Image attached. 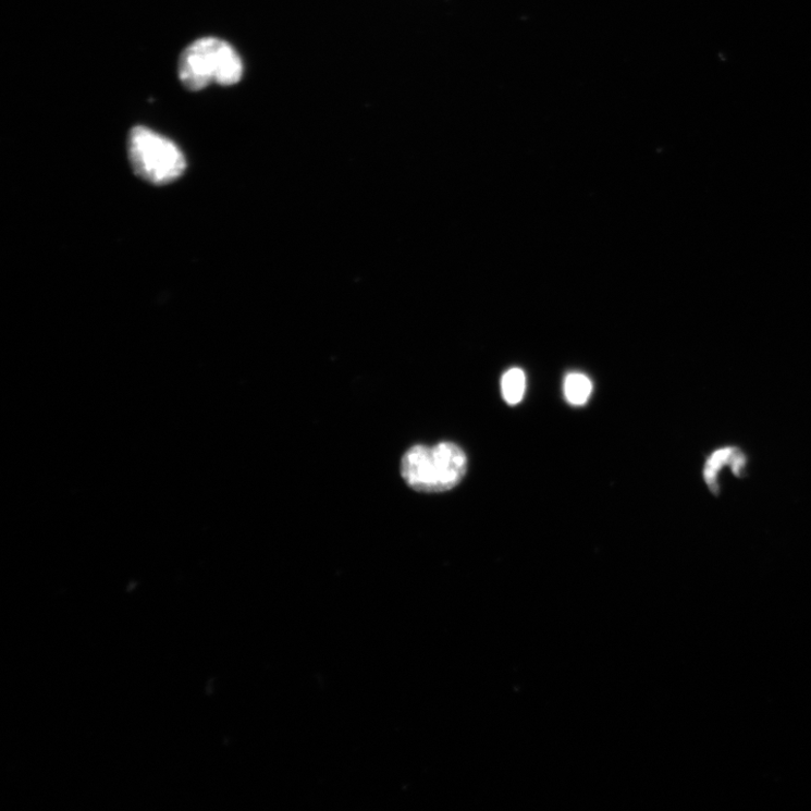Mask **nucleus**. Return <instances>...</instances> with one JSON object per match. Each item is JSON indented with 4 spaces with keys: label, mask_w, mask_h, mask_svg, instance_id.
Wrapping results in <instances>:
<instances>
[{
    "label": "nucleus",
    "mask_w": 811,
    "mask_h": 811,
    "mask_svg": "<svg viewBox=\"0 0 811 811\" xmlns=\"http://www.w3.org/2000/svg\"><path fill=\"white\" fill-rule=\"evenodd\" d=\"M468 458L456 443L414 445L406 451L401 474L410 489L420 493H443L458 486L467 474Z\"/></svg>",
    "instance_id": "nucleus-1"
},
{
    "label": "nucleus",
    "mask_w": 811,
    "mask_h": 811,
    "mask_svg": "<svg viewBox=\"0 0 811 811\" xmlns=\"http://www.w3.org/2000/svg\"><path fill=\"white\" fill-rule=\"evenodd\" d=\"M243 74V60L237 51L217 38L194 41L180 58L179 77L188 90H202L212 83L232 86Z\"/></svg>",
    "instance_id": "nucleus-2"
},
{
    "label": "nucleus",
    "mask_w": 811,
    "mask_h": 811,
    "mask_svg": "<svg viewBox=\"0 0 811 811\" xmlns=\"http://www.w3.org/2000/svg\"><path fill=\"white\" fill-rule=\"evenodd\" d=\"M593 392L592 381L582 373H569L564 382V394L573 406L586 405Z\"/></svg>",
    "instance_id": "nucleus-5"
},
{
    "label": "nucleus",
    "mask_w": 811,
    "mask_h": 811,
    "mask_svg": "<svg viewBox=\"0 0 811 811\" xmlns=\"http://www.w3.org/2000/svg\"><path fill=\"white\" fill-rule=\"evenodd\" d=\"M127 149L135 172L150 183L168 184L185 172L186 159L182 150L146 126L132 130Z\"/></svg>",
    "instance_id": "nucleus-3"
},
{
    "label": "nucleus",
    "mask_w": 811,
    "mask_h": 811,
    "mask_svg": "<svg viewBox=\"0 0 811 811\" xmlns=\"http://www.w3.org/2000/svg\"><path fill=\"white\" fill-rule=\"evenodd\" d=\"M501 389L503 398L508 405L520 404L526 395V373L517 368L508 370L502 378Z\"/></svg>",
    "instance_id": "nucleus-6"
},
{
    "label": "nucleus",
    "mask_w": 811,
    "mask_h": 811,
    "mask_svg": "<svg viewBox=\"0 0 811 811\" xmlns=\"http://www.w3.org/2000/svg\"><path fill=\"white\" fill-rule=\"evenodd\" d=\"M748 465V457L738 447L726 446L713 451L703 467V478L711 493L718 496L721 493L720 474L728 466L736 477H742Z\"/></svg>",
    "instance_id": "nucleus-4"
}]
</instances>
